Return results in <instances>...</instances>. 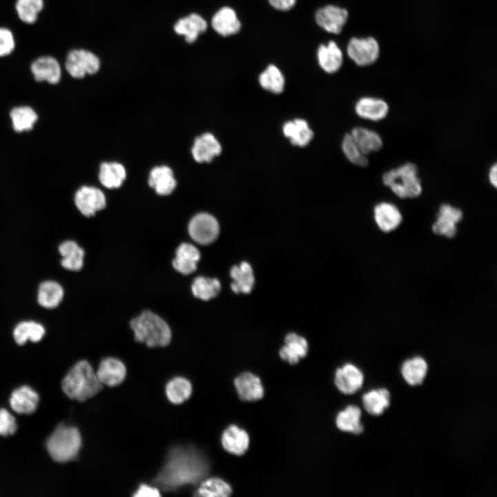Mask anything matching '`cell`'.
Here are the masks:
<instances>
[{"label": "cell", "mask_w": 497, "mask_h": 497, "mask_svg": "<svg viewBox=\"0 0 497 497\" xmlns=\"http://www.w3.org/2000/svg\"><path fill=\"white\" fill-rule=\"evenodd\" d=\"M96 375L103 385L115 387L125 379L126 368L120 360L108 357L101 361Z\"/></svg>", "instance_id": "15"}, {"label": "cell", "mask_w": 497, "mask_h": 497, "mask_svg": "<svg viewBox=\"0 0 497 497\" xmlns=\"http://www.w3.org/2000/svg\"><path fill=\"white\" fill-rule=\"evenodd\" d=\"M342 150L346 158L351 164L361 167L368 166L369 162L367 156L362 153L349 133L342 139Z\"/></svg>", "instance_id": "43"}, {"label": "cell", "mask_w": 497, "mask_h": 497, "mask_svg": "<svg viewBox=\"0 0 497 497\" xmlns=\"http://www.w3.org/2000/svg\"><path fill=\"white\" fill-rule=\"evenodd\" d=\"M75 204L80 213L90 217L106 206V197L103 192L92 186H83L75 195Z\"/></svg>", "instance_id": "9"}, {"label": "cell", "mask_w": 497, "mask_h": 497, "mask_svg": "<svg viewBox=\"0 0 497 497\" xmlns=\"http://www.w3.org/2000/svg\"><path fill=\"white\" fill-rule=\"evenodd\" d=\"M318 59L320 67L326 72L333 73L341 67L343 56L337 43L331 41L327 46H320L318 50Z\"/></svg>", "instance_id": "29"}, {"label": "cell", "mask_w": 497, "mask_h": 497, "mask_svg": "<svg viewBox=\"0 0 497 497\" xmlns=\"http://www.w3.org/2000/svg\"><path fill=\"white\" fill-rule=\"evenodd\" d=\"M222 152V146L215 137L209 133L197 137L192 148V154L197 162H210Z\"/></svg>", "instance_id": "21"}, {"label": "cell", "mask_w": 497, "mask_h": 497, "mask_svg": "<svg viewBox=\"0 0 497 497\" xmlns=\"http://www.w3.org/2000/svg\"><path fill=\"white\" fill-rule=\"evenodd\" d=\"M39 400L38 394L32 389L22 386L12 392L10 404L15 412L29 415L36 410Z\"/></svg>", "instance_id": "26"}, {"label": "cell", "mask_w": 497, "mask_h": 497, "mask_svg": "<svg viewBox=\"0 0 497 497\" xmlns=\"http://www.w3.org/2000/svg\"><path fill=\"white\" fill-rule=\"evenodd\" d=\"M428 365L424 358L420 356L406 360L401 367L404 380L411 386L422 384L426 376Z\"/></svg>", "instance_id": "32"}, {"label": "cell", "mask_w": 497, "mask_h": 497, "mask_svg": "<svg viewBox=\"0 0 497 497\" xmlns=\"http://www.w3.org/2000/svg\"><path fill=\"white\" fill-rule=\"evenodd\" d=\"M259 83L265 90L274 94L281 93L284 88V77L280 69L269 65L260 75Z\"/></svg>", "instance_id": "42"}, {"label": "cell", "mask_w": 497, "mask_h": 497, "mask_svg": "<svg viewBox=\"0 0 497 497\" xmlns=\"http://www.w3.org/2000/svg\"><path fill=\"white\" fill-rule=\"evenodd\" d=\"M349 133L362 153L367 156L380 150L383 146L382 137L373 130L357 126Z\"/></svg>", "instance_id": "25"}, {"label": "cell", "mask_w": 497, "mask_h": 497, "mask_svg": "<svg viewBox=\"0 0 497 497\" xmlns=\"http://www.w3.org/2000/svg\"><path fill=\"white\" fill-rule=\"evenodd\" d=\"M101 66L99 58L85 49H72L66 57L65 68L73 78L81 79L86 75L97 73Z\"/></svg>", "instance_id": "6"}, {"label": "cell", "mask_w": 497, "mask_h": 497, "mask_svg": "<svg viewBox=\"0 0 497 497\" xmlns=\"http://www.w3.org/2000/svg\"><path fill=\"white\" fill-rule=\"evenodd\" d=\"M208 27L206 20L197 13H191L178 19L173 26L175 32L183 35L188 43H194Z\"/></svg>", "instance_id": "18"}, {"label": "cell", "mask_w": 497, "mask_h": 497, "mask_svg": "<svg viewBox=\"0 0 497 497\" xmlns=\"http://www.w3.org/2000/svg\"><path fill=\"white\" fill-rule=\"evenodd\" d=\"M489 182L495 188L497 187V164L494 163L490 167L488 173Z\"/></svg>", "instance_id": "48"}, {"label": "cell", "mask_w": 497, "mask_h": 497, "mask_svg": "<svg viewBox=\"0 0 497 497\" xmlns=\"http://www.w3.org/2000/svg\"><path fill=\"white\" fill-rule=\"evenodd\" d=\"M220 289L221 284L217 279L203 276L195 277L191 285L193 295L204 301L215 298Z\"/></svg>", "instance_id": "40"}, {"label": "cell", "mask_w": 497, "mask_h": 497, "mask_svg": "<svg viewBox=\"0 0 497 497\" xmlns=\"http://www.w3.org/2000/svg\"><path fill=\"white\" fill-rule=\"evenodd\" d=\"M192 393L191 382L181 376L175 377L166 385V395L173 404L179 405L186 401Z\"/></svg>", "instance_id": "37"}, {"label": "cell", "mask_w": 497, "mask_h": 497, "mask_svg": "<svg viewBox=\"0 0 497 497\" xmlns=\"http://www.w3.org/2000/svg\"><path fill=\"white\" fill-rule=\"evenodd\" d=\"M462 217L463 213L460 208L449 204H442L439 207L432 230L437 235L453 237L457 233V224Z\"/></svg>", "instance_id": "10"}, {"label": "cell", "mask_w": 497, "mask_h": 497, "mask_svg": "<svg viewBox=\"0 0 497 497\" xmlns=\"http://www.w3.org/2000/svg\"><path fill=\"white\" fill-rule=\"evenodd\" d=\"M296 1L297 0H269V2L274 8L285 11L292 8Z\"/></svg>", "instance_id": "47"}, {"label": "cell", "mask_w": 497, "mask_h": 497, "mask_svg": "<svg viewBox=\"0 0 497 497\" xmlns=\"http://www.w3.org/2000/svg\"><path fill=\"white\" fill-rule=\"evenodd\" d=\"M148 184L159 195H167L175 189L176 180L172 170L166 166H162L150 171Z\"/></svg>", "instance_id": "28"}, {"label": "cell", "mask_w": 497, "mask_h": 497, "mask_svg": "<svg viewBox=\"0 0 497 497\" xmlns=\"http://www.w3.org/2000/svg\"><path fill=\"white\" fill-rule=\"evenodd\" d=\"M200 260V253L194 245L189 243L181 244L175 252L173 260V268L183 275H189L197 269Z\"/></svg>", "instance_id": "20"}, {"label": "cell", "mask_w": 497, "mask_h": 497, "mask_svg": "<svg viewBox=\"0 0 497 497\" xmlns=\"http://www.w3.org/2000/svg\"><path fill=\"white\" fill-rule=\"evenodd\" d=\"M133 496L135 497H157L161 496V493L157 487L144 483L139 485Z\"/></svg>", "instance_id": "46"}, {"label": "cell", "mask_w": 497, "mask_h": 497, "mask_svg": "<svg viewBox=\"0 0 497 497\" xmlns=\"http://www.w3.org/2000/svg\"><path fill=\"white\" fill-rule=\"evenodd\" d=\"M233 279L231 289L236 293H249L254 285L255 278L251 265L242 262L238 266H233L230 271Z\"/></svg>", "instance_id": "30"}, {"label": "cell", "mask_w": 497, "mask_h": 497, "mask_svg": "<svg viewBox=\"0 0 497 497\" xmlns=\"http://www.w3.org/2000/svg\"><path fill=\"white\" fill-rule=\"evenodd\" d=\"M348 18L346 9L329 5L318 10L315 21L318 26L330 33L339 34Z\"/></svg>", "instance_id": "14"}, {"label": "cell", "mask_w": 497, "mask_h": 497, "mask_svg": "<svg viewBox=\"0 0 497 497\" xmlns=\"http://www.w3.org/2000/svg\"><path fill=\"white\" fill-rule=\"evenodd\" d=\"M373 217L378 228L385 233L394 231L402 222L398 206L388 202H381L374 206Z\"/></svg>", "instance_id": "16"}, {"label": "cell", "mask_w": 497, "mask_h": 497, "mask_svg": "<svg viewBox=\"0 0 497 497\" xmlns=\"http://www.w3.org/2000/svg\"><path fill=\"white\" fill-rule=\"evenodd\" d=\"M284 135L293 145L304 147L308 145L313 137V132L308 122L303 119L288 121L282 126Z\"/></svg>", "instance_id": "24"}, {"label": "cell", "mask_w": 497, "mask_h": 497, "mask_svg": "<svg viewBox=\"0 0 497 497\" xmlns=\"http://www.w3.org/2000/svg\"><path fill=\"white\" fill-rule=\"evenodd\" d=\"M64 291L59 283L52 280L42 282L38 288V304L46 309L58 306L64 298Z\"/></svg>", "instance_id": "31"}, {"label": "cell", "mask_w": 497, "mask_h": 497, "mask_svg": "<svg viewBox=\"0 0 497 497\" xmlns=\"http://www.w3.org/2000/svg\"><path fill=\"white\" fill-rule=\"evenodd\" d=\"M234 386L240 400L253 402L264 396V387L260 378L250 372H244L234 380Z\"/></svg>", "instance_id": "17"}, {"label": "cell", "mask_w": 497, "mask_h": 497, "mask_svg": "<svg viewBox=\"0 0 497 497\" xmlns=\"http://www.w3.org/2000/svg\"><path fill=\"white\" fill-rule=\"evenodd\" d=\"M44 327L35 321H22L13 330V338L19 345L24 344L28 340L39 342L45 335Z\"/></svg>", "instance_id": "35"}, {"label": "cell", "mask_w": 497, "mask_h": 497, "mask_svg": "<svg viewBox=\"0 0 497 497\" xmlns=\"http://www.w3.org/2000/svg\"><path fill=\"white\" fill-rule=\"evenodd\" d=\"M361 414V410L358 407L349 405L337 415L335 420L337 427L342 431L356 435L362 433L364 427L360 422Z\"/></svg>", "instance_id": "33"}, {"label": "cell", "mask_w": 497, "mask_h": 497, "mask_svg": "<svg viewBox=\"0 0 497 497\" xmlns=\"http://www.w3.org/2000/svg\"><path fill=\"white\" fill-rule=\"evenodd\" d=\"M188 229L192 240L203 245L214 242L220 233V226L217 220L206 213L195 215L191 220Z\"/></svg>", "instance_id": "7"}, {"label": "cell", "mask_w": 497, "mask_h": 497, "mask_svg": "<svg viewBox=\"0 0 497 497\" xmlns=\"http://www.w3.org/2000/svg\"><path fill=\"white\" fill-rule=\"evenodd\" d=\"M390 393L385 389L371 390L363 394L364 408L371 415L380 416L390 405Z\"/></svg>", "instance_id": "34"}, {"label": "cell", "mask_w": 497, "mask_h": 497, "mask_svg": "<svg viewBox=\"0 0 497 497\" xmlns=\"http://www.w3.org/2000/svg\"><path fill=\"white\" fill-rule=\"evenodd\" d=\"M285 344L280 349V358L291 364H297L304 358L309 349L306 339L296 333H291L284 339Z\"/></svg>", "instance_id": "23"}, {"label": "cell", "mask_w": 497, "mask_h": 497, "mask_svg": "<svg viewBox=\"0 0 497 497\" xmlns=\"http://www.w3.org/2000/svg\"><path fill=\"white\" fill-rule=\"evenodd\" d=\"M356 115L366 120L380 121L385 119L389 112V106L386 101L374 97H363L355 104Z\"/></svg>", "instance_id": "13"}, {"label": "cell", "mask_w": 497, "mask_h": 497, "mask_svg": "<svg viewBox=\"0 0 497 497\" xmlns=\"http://www.w3.org/2000/svg\"><path fill=\"white\" fill-rule=\"evenodd\" d=\"M363 382L362 372L352 364H346L335 371V384L340 392L346 395L356 393L361 389Z\"/></svg>", "instance_id": "12"}, {"label": "cell", "mask_w": 497, "mask_h": 497, "mask_svg": "<svg viewBox=\"0 0 497 497\" xmlns=\"http://www.w3.org/2000/svg\"><path fill=\"white\" fill-rule=\"evenodd\" d=\"M10 117L12 128L17 133L32 130L38 119L37 113L28 106L13 108L10 113Z\"/></svg>", "instance_id": "38"}, {"label": "cell", "mask_w": 497, "mask_h": 497, "mask_svg": "<svg viewBox=\"0 0 497 497\" xmlns=\"http://www.w3.org/2000/svg\"><path fill=\"white\" fill-rule=\"evenodd\" d=\"M124 167L117 162H104L101 164L99 179L108 188H117L126 179Z\"/></svg>", "instance_id": "36"}, {"label": "cell", "mask_w": 497, "mask_h": 497, "mask_svg": "<svg viewBox=\"0 0 497 497\" xmlns=\"http://www.w3.org/2000/svg\"><path fill=\"white\" fill-rule=\"evenodd\" d=\"M62 257L61 264L69 271H79L84 265V251L72 240H66L60 244L58 248Z\"/></svg>", "instance_id": "27"}, {"label": "cell", "mask_w": 497, "mask_h": 497, "mask_svg": "<svg viewBox=\"0 0 497 497\" xmlns=\"http://www.w3.org/2000/svg\"><path fill=\"white\" fill-rule=\"evenodd\" d=\"M194 495L202 497H226L232 494L231 486L219 478L203 479Z\"/></svg>", "instance_id": "39"}, {"label": "cell", "mask_w": 497, "mask_h": 497, "mask_svg": "<svg viewBox=\"0 0 497 497\" xmlns=\"http://www.w3.org/2000/svg\"><path fill=\"white\" fill-rule=\"evenodd\" d=\"M383 184L400 199H413L422 192L418 170L412 162L405 163L383 173Z\"/></svg>", "instance_id": "4"}, {"label": "cell", "mask_w": 497, "mask_h": 497, "mask_svg": "<svg viewBox=\"0 0 497 497\" xmlns=\"http://www.w3.org/2000/svg\"><path fill=\"white\" fill-rule=\"evenodd\" d=\"M379 45L373 37L352 38L347 46V54L358 66L374 63L379 56Z\"/></svg>", "instance_id": "8"}, {"label": "cell", "mask_w": 497, "mask_h": 497, "mask_svg": "<svg viewBox=\"0 0 497 497\" xmlns=\"http://www.w3.org/2000/svg\"><path fill=\"white\" fill-rule=\"evenodd\" d=\"M17 17L24 23L33 24L43 10V0H17L14 5Z\"/></svg>", "instance_id": "41"}, {"label": "cell", "mask_w": 497, "mask_h": 497, "mask_svg": "<svg viewBox=\"0 0 497 497\" xmlns=\"http://www.w3.org/2000/svg\"><path fill=\"white\" fill-rule=\"evenodd\" d=\"M15 46L16 42L12 32L8 28L0 27V57L11 55Z\"/></svg>", "instance_id": "44"}, {"label": "cell", "mask_w": 497, "mask_h": 497, "mask_svg": "<svg viewBox=\"0 0 497 497\" xmlns=\"http://www.w3.org/2000/svg\"><path fill=\"white\" fill-rule=\"evenodd\" d=\"M17 429L14 417L6 409H0V435L8 436L13 434Z\"/></svg>", "instance_id": "45"}, {"label": "cell", "mask_w": 497, "mask_h": 497, "mask_svg": "<svg viewBox=\"0 0 497 497\" xmlns=\"http://www.w3.org/2000/svg\"><path fill=\"white\" fill-rule=\"evenodd\" d=\"M81 445V436L77 428L59 425L47 440L46 447L54 460L66 462L77 456Z\"/></svg>", "instance_id": "5"}, {"label": "cell", "mask_w": 497, "mask_h": 497, "mask_svg": "<svg viewBox=\"0 0 497 497\" xmlns=\"http://www.w3.org/2000/svg\"><path fill=\"white\" fill-rule=\"evenodd\" d=\"M30 72L37 82L46 81L50 84H58L61 78V68L58 60L51 55H42L30 64Z\"/></svg>", "instance_id": "11"}, {"label": "cell", "mask_w": 497, "mask_h": 497, "mask_svg": "<svg viewBox=\"0 0 497 497\" xmlns=\"http://www.w3.org/2000/svg\"><path fill=\"white\" fill-rule=\"evenodd\" d=\"M249 436L247 432L235 425L228 427L222 433L221 442L228 453L242 456L248 450Z\"/></svg>", "instance_id": "19"}, {"label": "cell", "mask_w": 497, "mask_h": 497, "mask_svg": "<svg viewBox=\"0 0 497 497\" xmlns=\"http://www.w3.org/2000/svg\"><path fill=\"white\" fill-rule=\"evenodd\" d=\"M208 471L206 459L198 449L193 446L177 445L168 451L153 483L164 491H175L184 486L199 483Z\"/></svg>", "instance_id": "1"}, {"label": "cell", "mask_w": 497, "mask_h": 497, "mask_svg": "<svg viewBox=\"0 0 497 497\" xmlns=\"http://www.w3.org/2000/svg\"><path fill=\"white\" fill-rule=\"evenodd\" d=\"M136 341L149 347H165L171 340V330L167 322L155 313L146 310L130 323Z\"/></svg>", "instance_id": "3"}, {"label": "cell", "mask_w": 497, "mask_h": 497, "mask_svg": "<svg viewBox=\"0 0 497 497\" xmlns=\"http://www.w3.org/2000/svg\"><path fill=\"white\" fill-rule=\"evenodd\" d=\"M211 26L214 30L223 37L237 33L241 23L233 9L230 7L220 8L213 17Z\"/></svg>", "instance_id": "22"}, {"label": "cell", "mask_w": 497, "mask_h": 497, "mask_svg": "<svg viewBox=\"0 0 497 497\" xmlns=\"http://www.w3.org/2000/svg\"><path fill=\"white\" fill-rule=\"evenodd\" d=\"M61 387L70 399L84 402L98 393L103 384L90 364L86 360H80L63 379Z\"/></svg>", "instance_id": "2"}]
</instances>
